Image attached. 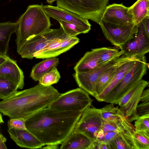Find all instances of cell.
I'll return each mask as SVG.
<instances>
[{
    "label": "cell",
    "instance_id": "obj_10",
    "mask_svg": "<svg viewBox=\"0 0 149 149\" xmlns=\"http://www.w3.org/2000/svg\"><path fill=\"white\" fill-rule=\"evenodd\" d=\"M148 84L147 81L142 79L139 81L117 103L125 116L131 122L136 120L139 117L136 107L142 91Z\"/></svg>",
    "mask_w": 149,
    "mask_h": 149
},
{
    "label": "cell",
    "instance_id": "obj_30",
    "mask_svg": "<svg viewBox=\"0 0 149 149\" xmlns=\"http://www.w3.org/2000/svg\"><path fill=\"white\" fill-rule=\"evenodd\" d=\"M123 54V52L119 51L117 48L108 47L100 56L99 61L100 66L108 62L117 59L120 57Z\"/></svg>",
    "mask_w": 149,
    "mask_h": 149
},
{
    "label": "cell",
    "instance_id": "obj_18",
    "mask_svg": "<svg viewBox=\"0 0 149 149\" xmlns=\"http://www.w3.org/2000/svg\"><path fill=\"white\" fill-rule=\"evenodd\" d=\"M107 48H95L86 52L74 66V69L75 72H86L100 66V58Z\"/></svg>",
    "mask_w": 149,
    "mask_h": 149
},
{
    "label": "cell",
    "instance_id": "obj_7",
    "mask_svg": "<svg viewBox=\"0 0 149 149\" xmlns=\"http://www.w3.org/2000/svg\"><path fill=\"white\" fill-rule=\"evenodd\" d=\"M91 106L84 111L77 122L74 131L84 134L94 143L96 141L97 134L101 130L104 121L100 109Z\"/></svg>",
    "mask_w": 149,
    "mask_h": 149
},
{
    "label": "cell",
    "instance_id": "obj_39",
    "mask_svg": "<svg viewBox=\"0 0 149 149\" xmlns=\"http://www.w3.org/2000/svg\"><path fill=\"white\" fill-rule=\"evenodd\" d=\"M6 141V138L3 135L0 134V149H7L5 143Z\"/></svg>",
    "mask_w": 149,
    "mask_h": 149
},
{
    "label": "cell",
    "instance_id": "obj_34",
    "mask_svg": "<svg viewBox=\"0 0 149 149\" xmlns=\"http://www.w3.org/2000/svg\"><path fill=\"white\" fill-rule=\"evenodd\" d=\"M119 132L108 131L103 132L102 136L97 139L96 141L109 143Z\"/></svg>",
    "mask_w": 149,
    "mask_h": 149
},
{
    "label": "cell",
    "instance_id": "obj_43",
    "mask_svg": "<svg viewBox=\"0 0 149 149\" xmlns=\"http://www.w3.org/2000/svg\"><path fill=\"white\" fill-rule=\"evenodd\" d=\"M2 123H4V122L3 119L1 114L0 112V124Z\"/></svg>",
    "mask_w": 149,
    "mask_h": 149
},
{
    "label": "cell",
    "instance_id": "obj_28",
    "mask_svg": "<svg viewBox=\"0 0 149 149\" xmlns=\"http://www.w3.org/2000/svg\"><path fill=\"white\" fill-rule=\"evenodd\" d=\"M132 138L136 149H149V131L135 130Z\"/></svg>",
    "mask_w": 149,
    "mask_h": 149
},
{
    "label": "cell",
    "instance_id": "obj_35",
    "mask_svg": "<svg viewBox=\"0 0 149 149\" xmlns=\"http://www.w3.org/2000/svg\"><path fill=\"white\" fill-rule=\"evenodd\" d=\"M136 111L139 116L143 115L149 114V102H142L137 105Z\"/></svg>",
    "mask_w": 149,
    "mask_h": 149
},
{
    "label": "cell",
    "instance_id": "obj_20",
    "mask_svg": "<svg viewBox=\"0 0 149 149\" xmlns=\"http://www.w3.org/2000/svg\"><path fill=\"white\" fill-rule=\"evenodd\" d=\"M61 144V149H93L94 147V143L90 138L74 131Z\"/></svg>",
    "mask_w": 149,
    "mask_h": 149
},
{
    "label": "cell",
    "instance_id": "obj_9",
    "mask_svg": "<svg viewBox=\"0 0 149 149\" xmlns=\"http://www.w3.org/2000/svg\"><path fill=\"white\" fill-rule=\"evenodd\" d=\"M65 34L61 27L57 29H49L28 40L19 54L22 58L32 59L34 53L43 49L55 39Z\"/></svg>",
    "mask_w": 149,
    "mask_h": 149
},
{
    "label": "cell",
    "instance_id": "obj_38",
    "mask_svg": "<svg viewBox=\"0 0 149 149\" xmlns=\"http://www.w3.org/2000/svg\"><path fill=\"white\" fill-rule=\"evenodd\" d=\"M142 22L146 32L149 34V16L146 17Z\"/></svg>",
    "mask_w": 149,
    "mask_h": 149
},
{
    "label": "cell",
    "instance_id": "obj_2",
    "mask_svg": "<svg viewBox=\"0 0 149 149\" xmlns=\"http://www.w3.org/2000/svg\"><path fill=\"white\" fill-rule=\"evenodd\" d=\"M60 94L52 86L39 84L29 89L17 91L0 101V112L10 118H22L26 120L48 107Z\"/></svg>",
    "mask_w": 149,
    "mask_h": 149
},
{
    "label": "cell",
    "instance_id": "obj_23",
    "mask_svg": "<svg viewBox=\"0 0 149 149\" xmlns=\"http://www.w3.org/2000/svg\"><path fill=\"white\" fill-rule=\"evenodd\" d=\"M59 63L58 58H46L33 67L30 73V77L35 81H38L42 76L53 68L56 67Z\"/></svg>",
    "mask_w": 149,
    "mask_h": 149
},
{
    "label": "cell",
    "instance_id": "obj_12",
    "mask_svg": "<svg viewBox=\"0 0 149 149\" xmlns=\"http://www.w3.org/2000/svg\"><path fill=\"white\" fill-rule=\"evenodd\" d=\"M119 58L109 61L92 70L75 72L73 75V77L79 88L95 97L94 89L98 79L105 71L116 62Z\"/></svg>",
    "mask_w": 149,
    "mask_h": 149
},
{
    "label": "cell",
    "instance_id": "obj_32",
    "mask_svg": "<svg viewBox=\"0 0 149 149\" xmlns=\"http://www.w3.org/2000/svg\"><path fill=\"white\" fill-rule=\"evenodd\" d=\"M135 122V131H149V114L139 116Z\"/></svg>",
    "mask_w": 149,
    "mask_h": 149
},
{
    "label": "cell",
    "instance_id": "obj_16",
    "mask_svg": "<svg viewBox=\"0 0 149 149\" xmlns=\"http://www.w3.org/2000/svg\"><path fill=\"white\" fill-rule=\"evenodd\" d=\"M136 58L122 55L114 64L105 71L100 76L95 84V98L100 95L110 82L115 74L125 63Z\"/></svg>",
    "mask_w": 149,
    "mask_h": 149
},
{
    "label": "cell",
    "instance_id": "obj_29",
    "mask_svg": "<svg viewBox=\"0 0 149 149\" xmlns=\"http://www.w3.org/2000/svg\"><path fill=\"white\" fill-rule=\"evenodd\" d=\"M60 78V75L57 68L54 67L40 78L39 84L46 86H52L57 83Z\"/></svg>",
    "mask_w": 149,
    "mask_h": 149
},
{
    "label": "cell",
    "instance_id": "obj_5",
    "mask_svg": "<svg viewBox=\"0 0 149 149\" xmlns=\"http://www.w3.org/2000/svg\"><path fill=\"white\" fill-rule=\"evenodd\" d=\"M149 64L145 56L139 57L116 87L109 94L103 101L117 104L120 100L137 82L142 79L147 73Z\"/></svg>",
    "mask_w": 149,
    "mask_h": 149
},
{
    "label": "cell",
    "instance_id": "obj_26",
    "mask_svg": "<svg viewBox=\"0 0 149 149\" xmlns=\"http://www.w3.org/2000/svg\"><path fill=\"white\" fill-rule=\"evenodd\" d=\"M114 104L105 105L100 109L102 118L104 121L110 122H117L120 120L118 106L115 107Z\"/></svg>",
    "mask_w": 149,
    "mask_h": 149
},
{
    "label": "cell",
    "instance_id": "obj_19",
    "mask_svg": "<svg viewBox=\"0 0 149 149\" xmlns=\"http://www.w3.org/2000/svg\"><path fill=\"white\" fill-rule=\"evenodd\" d=\"M134 127L129 120L125 123L124 129L119 132L109 143L111 149H136L132 134Z\"/></svg>",
    "mask_w": 149,
    "mask_h": 149
},
{
    "label": "cell",
    "instance_id": "obj_36",
    "mask_svg": "<svg viewBox=\"0 0 149 149\" xmlns=\"http://www.w3.org/2000/svg\"><path fill=\"white\" fill-rule=\"evenodd\" d=\"M111 149L109 143L95 141L94 143L93 149Z\"/></svg>",
    "mask_w": 149,
    "mask_h": 149
},
{
    "label": "cell",
    "instance_id": "obj_1",
    "mask_svg": "<svg viewBox=\"0 0 149 149\" xmlns=\"http://www.w3.org/2000/svg\"><path fill=\"white\" fill-rule=\"evenodd\" d=\"M83 112L47 107L25 120L26 127L45 145H58L74 130Z\"/></svg>",
    "mask_w": 149,
    "mask_h": 149
},
{
    "label": "cell",
    "instance_id": "obj_21",
    "mask_svg": "<svg viewBox=\"0 0 149 149\" xmlns=\"http://www.w3.org/2000/svg\"><path fill=\"white\" fill-rule=\"evenodd\" d=\"M139 58L128 61L122 65L109 84L102 93L95 98L98 101H103L109 94L120 82L127 72L133 67Z\"/></svg>",
    "mask_w": 149,
    "mask_h": 149
},
{
    "label": "cell",
    "instance_id": "obj_31",
    "mask_svg": "<svg viewBox=\"0 0 149 149\" xmlns=\"http://www.w3.org/2000/svg\"><path fill=\"white\" fill-rule=\"evenodd\" d=\"M58 22L64 33L69 36L76 37L79 34L86 33L84 30L73 24L62 21Z\"/></svg>",
    "mask_w": 149,
    "mask_h": 149
},
{
    "label": "cell",
    "instance_id": "obj_15",
    "mask_svg": "<svg viewBox=\"0 0 149 149\" xmlns=\"http://www.w3.org/2000/svg\"><path fill=\"white\" fill-rule=\"evenodd\" d=\"M10 138L21 148L30 149L42 148L45 146L34 135L26 129L8 128Z\"/></svg>",
    "mask_w": 149,
    "mask_h": 149
},
{
    "label": "cell",
    "instance_id": "obj_40",
    "mask_svg": "<svg viewBox=\"0 0 149 149\" xmlns=\"http://www.w3.org/2000/svg\"><path fill=\"white\" fill-rule=\"evenodd\" d=\"M8 56L0 54V66L5 62L7 60Z\"/></svg>",
    "mask_w": 149,
    "mask_h": 149
},
{
    "label": "cell",
    "instance_id": "obj_14",
    "mask_svg": "<svg viewBox=\"0 0 149 149\" xmlns=\"http://www.w3.org/2000/svg\"><path fill=\"white\" fill-rule=\"evenodd\" d=\"M101 20L111 24L119 25H128L134 23L132 16L129 11V7L123 3H113L106 7Z\"/></svg>",
    "mask_w": 149,
    "mask_h": 149
},
{
    "label": "cell",
    "instance_id": "obj_3",
    "mask_svg": "<svg viewBox=\"0 0 149 149\" xmlns=\"http://www.w3.org/2000/svg\"><path fill=\"white\" fill-rule=\"evenodd\" d=\"M43 6L42 4L29 5L18 20L15 41L18 54L28 40L50 28V18L45 12Z\"/></svg>",
    "mask_w": 149,
    "mask_h": 149
},
{
    "label": "cell",
    "instance_id": "obj_33",
    "mask_svg": "<svg viewBox=\"0 0 149 149\" xmlns=\"http://www.w3.org/2000/svg\"><path fill=\"white\" fill-rule=\"evenodd\" d=\"M8 128L26 129L25 120L22 118H10L8 121Z\"/></svg>",
    "mask_w": 149,
    "mask_h": 149
},
{
    "label": "cell",
    "instance_id": "obj_11",
    "mask_svg": "<svg viewBox=\"0 0 149 149\" xmlns=\"http://www.w3.org/2000/svg\"><path fill=\"white\" fill-rule=\"evenodd\" d=\"M137 33L120 49L124 56L139 58L149 51V34L146 32L141 22L138 26Z\"/></svg>",
    "mask_w": 149,
    "mask_h": 149
},
{
    "label": "cell",
    "instance_id": "obj_6",
    "mask_svg": "<svg viewBox=\"0 0 149 149\" xmlns=\"http://www.w3.org/2000/svg\"><path fill=\"white\" fill-rule=\"evenodd\" d=\"M93 101L86 91L77 88L60 94L48 107L61 111L84 112L91 105Z\"/></svg>",
    "mask_w": 149,
    "mask_h": 149
},
{
    "label": "cell",
    "instance_id": "obj_25",
    "mask_svg": "<svg viewBox=\"0 0 149 149\" xmlns=\"http://www.w3.org/2000/svg\"><path fill=\"white\" fill-rule=\"evenodd\" d=\"M79 42V39L76 37L67 36L55 48L42 56L40 58L55 57L69 50Z\"/></svg>",
    "mask_w": 149,
    "mask_h": 149
},
{
    "label": "cell",
    "instance_id": "obj_41",
    "mask_svg": "<svg viewBox=\"0 0 149 149\" xmlns=\"http://www.w3.org/2000/svg\"><path fill=\"white\" fill-rule=\"evenodd\" d=\"M42 148L43 149H56L59 148L58 145H47Z\"/></svg>",
    "mask_w": 149,
    "mask_h": 149
},
{
    "label": "cell",
    "instance_id": "obj_24",
    "mask_svg": "<svg viewBox=\"0 0 149 149\" xmlns=\"http://www.w3.org/2000/svg\"><path fill=\"white\" fill-rule=\"evenodd\" d=\"M134 24L138 26L147 16H149V0H138L129 7Z\"/></svg>",
    "mask_w": 149,
    "mask_h": 149
},
{
    "label": "cell",
    "instance_id": "obj_37",
    "mask_svg": "<svg viewBox=\"0 0 149 149\" xmlns=\"http://www.w3.org/2000/svg\"><path fill=\"white\" fill-rule=\"evenodd\" d=\"M140 101L149 102V89L148 88L143 91L141 95Z\"/></svg>",
    "mask_w": 149,
    "mask_h": 149
},
{
    "label": "cell",
    "instance_id": "obj_4",
    "mask_svg": "<svg viewBox=\"0 0 149 149\" xmlns=\"http://www.w3.org/2000/svg\"><path fill=\"white\" fill-rule=\"evenodd\" d=\"M109 0H58L57 6L99 23Z\"/></svg>",
    "mask_w": 149,
    "mask_h": 149
},
{
    "label": "cell",
    "instance_id": "obj_13",
    "mask_svg": "<svg viewBox=\"0 0 149 149\" xmlns=\"http://www.w3.org/2000/svg\"><path fill=\"white\" fill-rule=\"evenodd\" d=\"M43 8L49 17L57 20L72 24L88 33L91 29V25L88 20L83 19L78 15L57 6H44Z\"/></svg>",
    "mask_w": 149,
    "mask_h": 149
},
{
    "label": "cell",
    "instance_id": "obj_22",
    "mask_svg": "<svg viewBox=\"0 0 149 149\" xmlns=\"http://www.w3.org/2000/svg\"><path fill=\"white\" fill-rule=\"evenodd\" d=\"M18 28L17 21L0 23V54L7 55L11 36L16 32Z\"/></svg>",
    "mask_w": 149,
    "mask_h": 149
},
{
    "label": "cell",
    "instance_id": "obj_27",
    "mask_svg": "<svg viewBox=\"0 0 149 149\" xmlns=\"http://www.w3.org/2000/svg\"><path fill=\"white\" fill-rule=\"evenodd\" d=\"M17 86L14 82L0 76V99L2 100L9 97L17 91Z\"/></svg>",
    "mask_w": 149,
    "mask_h": 149
},
{
    "label": "cell",
    "instance_id": "obj_42",
    "mask_svg": "<svg viewBox=\"0 0 149 149\" xmlns=\"http://www.w3.org/2000/svg\"><path fill=\"white\" fill-rule=\"evenodd\" d=\"M58 0H46L47 3H48L52 4L54 2Z\"/></svg>",
    "mask_w": 149,
    "mask_h": 149
},
{
    "label": "cell",
    "instance_id": "obj_17",
    "mask_svg": "<svg viewBox=\"0 0 149 149\" xmlns=\"http://www.w3.org/2000/svg\"><path fill=\"white\" fill-rule=\"evenodd\" d=\"M0 76L12 81L22 89L24 85V76L16 61L8 57L7 60L0 66Z\"/></svg>",
    "mask_w": 149,
    "mask_h": 149
},
{
    "label": "cell",
    "instance_id": "obj_8",
    "mask_svg": "<svg viewBox=\"0 0 149 149\" xmlns=\"http://www.w3.org/2000/svg\"><path fill=\"white\" fill-rule=\"evenodd\" d=\"M100 26L105 38L120 49L134 37L137 28L134 23L128 25L113 24L100 20Z\"/></svg>",
    "mask_w": 149,
    "mask_h": 149
}]
</instances>
